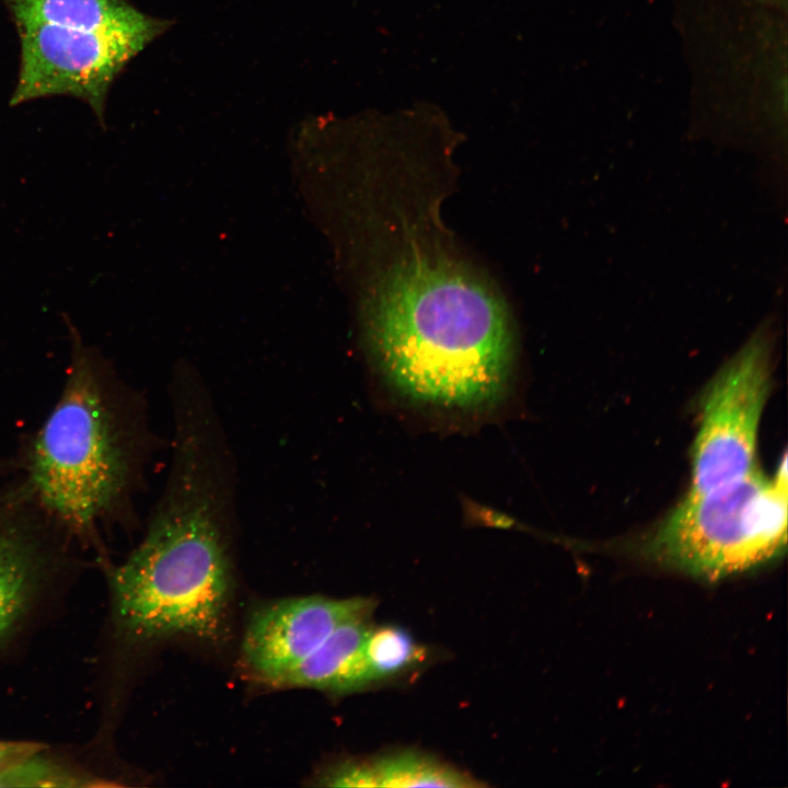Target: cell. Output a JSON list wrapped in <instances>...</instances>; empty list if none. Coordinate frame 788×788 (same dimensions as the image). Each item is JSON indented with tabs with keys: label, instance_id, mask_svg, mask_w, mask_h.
Segmentation results:
<instances>
[{
	"label": "cell",
	"instance_id": "1",
	"mask_svg": "<svg viewBox=\"0 0 788 788\" xmlns=\"http://www.w3.org/2000/svg\"><path fill=\"white\" fill-rule=\"evenodd\" d=\"M364 306V336L386 383L407 401L480 412L506 395L513 360L505 306L472 274L440 258H401Z\"/></svg>",
	"mask_w": 788,
	"mask_h": 788
},
{
	"label": "cell",
	"instance_id": "2",
	"mask_svg": "<svg viewBox=\"0 0 788 788\" xmlns=\"http://www.w3.org/2000/svg\"><path fill=\"white\" fill-rule=\"evenodd\" d=\"M108 584L113 625L127 642L224 639L233 571L212 503L194 479L172 494L141 543L108 570Z\"/></svg>",
	"mask_w": 788,
	"mask_h": 788
},
{
	"label": "cell",
	"instance_id": "3",
	"mask_svg": "<svg viewBox=\"0 0 788 788\" xmlns=\"http://www.w3.org/2000/svg\"><path fill=\"white\" fill-rule=\"evenodd\" d=\"M21 484L72 541L100 546L132 474V433L114 379L77 344L60 396L28 440Z\"/></svg>",
	"mask_w": 788,
	"mask_h": 788
},
{
	"label": "cell",
	"instance_id": "4",
	"mask_svg": "<svg viewBox=\"0 0 788 788\" xmlns=\"http://www.w3.org/2000/svg\"><path fill=\"white\" fill-rule=\"evenodd\" d=\"M787 457L773 476L757 468L704 493H686L641 541L649 560L719 581L758 569L787 546Z\"/></svg>",
	"mask_w": 788,
	"mask_h": 788
},
{
	"label": "cell",
	"instance_id": "5",
	"mask_svg": "<svg viewBox=\"0 0 788 788\" xmlns=\"http://www.w3.org/2000/svg\"><path fill=\"white\" fill-rule=\"evenodd\" d=\"M773 324H762L719 369L700 401L691 486L704 493L755 467L760 422L772 380Z\"/></svg>",
	"mask_w": 788,
	"mask_h": 788
},
{
	"label": "cell",
	"instance_id": "6",
	"mask_svg": "<svg viewBox=\"0 0 788 788\" xmlns=\"http://www.w3.org/2000/svg\"><path fill=\"white\" fill-rule=\"evenodd\" d=\"M18 28L21 66L10 104L49 95H72L89 103L100 117L115 77L152 42L140 35L47 24Z\"/></svg>",
	"mask_w": 788,
	"mask_h": 788
},
{
	"label": "cell",
	"instance_id": "7",
	"mask_svg": "<svg viewBox=\"0 0 788 788\" xmlns=\"http://www.w3.org/2000/svg\"><path fill=\"white\" fill-rule=\"evenodd\" d=\"M70 542L21 482L0 487V649L33 615Z\"/></svg>",
	"mask_w": 788,
	"mask_h": 788
},
{
	"label": "cell",
	"instance_id": "8",
	"mask_svg": "<svg viewBox=\"0 0 788 788\" xmlns=\"http://www.w3.org/2000/svg\"><path fill=\"white\" fill-rule=\"evenodd\" d=\"M372 599L293 596L257 605L248 615L241 661L257 682L275 686L345 621L373 612Z\"/></svg>",
	"mask_w": 788,
	"mask_h": 788
},
{
	"label": "cell",
	"instance_id": "9",
	"mask_svg": "<svg viewBox=\"0 0 788 788\" xmlns=\"http://www.w3.org/2000/svg\"><path fill=\"white\" fill-rule=\"evenodd\" d=\"M18 27L47 24L66 28L146 36L153 40L167 22L147 15L127 0H8Z\"/></svg>",
	"mask_w": 788,
	"mask_h": 788
},
{
	"label": "cell",
	"instance_id": "10",
	"mask_svg": "<svg viewBox=\"0 0 788 788\" xmlns=\"http://www.w3.org/2000/svg\"><path fill=\"white\" fill-rule=\"evenodd\" d=\"M371 615L372 612L363 613L341 623L275 686L311 687L339 694L367 687L362 650L372 627Z\"/></svg>",
	"mask_w": 788,
	"mask_h": 788
},
{
	"label": "cell",
	"instance_id": "11",
	"mask_svg": "<svg viewBox=\"0 0 788 788\" xmlns=\"http://www.w3.org/2000/svg\"><path fill=\"white\" fill-rule=\"evenodd\" d=\"M321 785L334 787H475L472 777L437 758L401 751L340 762L325 770Z\"/></svg>",
	"mask_w": 788,
	"mask_h": 788
},
{
	"label": "cell",
	"instance_id": "12",
	"mask_svg": "<svg viewBox=\"0 0 788 788\" xmlns=\"http://www.w3.org/2000/svg\"><path fill=\"white\" fill-rule=\"evenodd\" d=\"M71 768L46 745L0 740V787H67Z\"/></svg>",
	"mask_w": 788,
	"mask_h": 788
},
{
	"label": "cell",
	"instance_id": "13",
	"mask_svg": "<svg viewBox=\"0 0 788 788\" xmlns=\"http://www.w3.org/2000/svg\"><path fill=\"white\" fill-rule=\"evenodd\" d=\"M362 652L368 686L399 677L425 658L424 649L412 635L395 625L372 626Z\"/></svg>",
	"mask_w": 788,
	"mask_h": 788
},
{
	"label": "cell",
	"instance_id": "14",
	"mask_svg": "<svg viewBox=\"0 0 788 788\" xmlns=\"http://www.w3.org/2000/svg\"><path fill=\"white\" fill-rule=\"evenodd\" d=\"M770 1H773V0H770ZM775 1H778V0H775Z\"/></svg>",
	"mask_w": 788,
	"mask_h": 788
}]
</instances>
